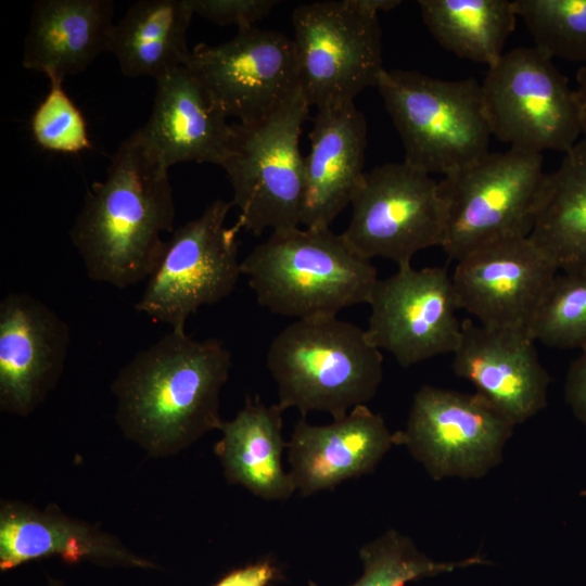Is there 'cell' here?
<instances>
[{
	"label": "cell",
	"mask_w": 586,
	"mask_h": 586,
	"mask_svg": "<svg viewBox=\"0 0 586 586\" xmlns=\"http://www.w3.org/2000/svg\"><path fill=\"white\" fill-rule=\"evenodd\" d=\"M362 573L348 586H405L410 582L486 563L481 556L437 561L422 552L413 540L396 530L359 548ZM310 586H317L309 582Z\"/></svg>",
	"instance_id": "obj_27"
},
{
	"label": "cell",
	"mask_w": 586,
	"mask_h": 586,
	"mask_svg": "<svg viewBox=\"0 0 586 586\" xmlns=\"http://www.w3.org/2000/svg\"><path fill=\"white\" fill-rule=\"evenodd\" d=\"M187 65L226 116L241 124L265 119L301 89L293 40L256 26L219 44H196Z\"/></svg>",
	"instance_id": "obj_13"
},
{
	"label": "cell",
	"mask_w": 586,
	"mask_h": 586,
	"mask_svg": "<svg viewBox=\"0 0 586 586\" xmlns=\"http://www.w3.org/2000/svg\"><path fill=\"white\" fill-rule=\"evenodd\" d=\"M313 122L301 225L330 228L365 174L367 123L354 102L317 110Z\"/></svg>",
	"instance_id": "obj_21"
},
{
	"label": "cell",
	"mask_w": 586,
	"mask_h": 586,
	"mask_svg": "<svg viewBox=\"0 0 586 586\" xmlns=\"http://www.w3.org/2000/svg\"><path fill=\"white\" fill-rule=\"evenodd\" d=\"M548 174L543 154L509 148L488 152L438 181L444 214L442 249L458 262L505 237H528Z\"/></svg>",
	"instance_id": "obj_6"
},
{
	"label": "cell",
	"mask_w": 586,
	"mask_h": 586,
	"mask_svg": "<svg viewBox=\"0 0 586 586\" xmlns=\"http://www.w3.org/2000/svg\"><path fill=\"white\" fill-rule=\"evenodd\" d=\"M535 47L551 58L586 64V0H513Z\"/></svg>",
	"instance_id": "obj_28"
},
{
	"label": "cell",
	"mask_w": 586,
	"mask_h": 586,
	"mask_svg": "<svg viewBox=\"0 0 586 586\" xmlns=\"http://www.w3.org/2000/svg\"><path fill=\"white\" fill-rule=\"evenodd\" d=\"M278 405H265L258 396H246L233 419L222 420L221 438L214 453L230 485H240L265 500H285L296 491L283 470L282 412Z\"/></svg>",
	"instance_id": "obj_23"
},
{
	"label": "cell",
	"mask_w": 586,
	"mask_h": 586,
	"mask_svg": "<svg viewBox=\"0 0 586 586\" xmlns=\"http://www.w3.org/2000/svg\"><path fill=\"white\" fill-rule=\"evenodd\" d=\"M29 126L35 142L49 152L76 154L92 148L84 115L61 80L50 81L49 91L34 111Z\"/></svg>",
	"instance_id": "obj_30"
},
{
	"label": "cell",
	"mask_w": 586,
	"mask_h": 586,
	"mask_svg": "<svg viewBox=\"0 0 586 586\" xmlns=\"http://www.w3.org/2000/svg\"><path fill=\"white\" fill-rule=\"evenodd\" d=\"M424 25L458 58L487 67L504 54L515 27L513 0H419Z\"/></svg>",
	"instance_id": "obj_26"
},
{
	"label": "cell",
	"mask_w": 586,
	"mask_h": 586,
	"mask_svg": "<svg viewBox=\"0 0 586 586\" xmlns=\"http://www.w3.org/2000/svg\"><path fill=\"white\" fill-rule=\"evenodd\" d=\"M309 107L300 89L265 119L234 124L231 152L221 167L241 229L260 235L301 226L305 157L300 137Z\"/></svg>",
	"instance_id": "obj_7"
},
{
	"label": "cell",
	"mask_w": 586,
	"mask_h": 586,
	"mask_svg": "<svg viewBox=\"0 0 586 586\" xmlns=\"http://www.w3.org/2000/svg\"><path fill=\"white\" fill-rule=\"evenodd\" d=\"M576 82L577 85L574 91L578 107L581 135L586 140V64L577 71Z\"/></svg>",
	"instance_id": "obj_34"
},
{
	"label": "cell",
	"mask_w": 586,
	"mask_h": 586,
	"mask_svg": "<svg viewBox=\"0 0 586 586\" xmlns=\"http://www.w3.org/2000/svg\"><path fill=\"white\" fill-rule=\"evenodd\" d=\"M279 576L277 565L264 559L229 571L213 586H268Z\"/></svg>",
	"instance_id": "obj_32"
},
{
	"label": "cell",
	"mask_w": 586,
	"mask_h": 586,
	"mask_svg": "<svg viewBox=\"0 0 586 586\" xmlns=\"http://www.w3.org/2000/svg\"><path fill=\"white\" fill-rule=\"evenodd\" d=\"M527 330L535 341L549 347L585 348L586 273H558Z\"/></svg>",
	"instance_id": "obj_29"
},
{
	"label": "cell",
	"mask_w": 586,
	"mask_h": 586,
	"mask_svg": "<svg viewBox=\"0 0 586 586\" xmlns=\"http://www.w3.org/2000/svg\"><path fill=\"white\" fill-rule=\"evenodd\" d=\"M526 329H507L462 321L453 353V370L471 382L514 425L547 406L550 375Z\"/></svg>",
	"instance_id": "obj_17"
},
{
	"label": "cell",
	"mask_w": 586,
	"mask_h": 586,
	"mask_svg": "<svg viewBox=\"0 0 586 586\" xmlns=\"http://www.w3.org/2000/svg\"><path fill=\"white\" fill-rule=\"evenodd\" d=\"M514 426L479 393L423 385L393 436L435 481L480 479L501 462Z\"/></svg>",
	"instance_id": "obj_11"
},
{
	"label": "cell",
	"mask_w": 586,
	"mask_h": 586,
	"mask_svg": "<svg viewBox=\"0 0 586 586\" xmlns=\"http://www.w3.org/2000/svg\"><path fill=\"white\" fill-rule=\"evenodd\" d=\"M377 87L405 150V162L446 176L486 155L492 132L481 82L418 71L383 69Z\"/></svg>",
	"instance_id": "obj_5"
},
{
	"label": "cell",
	"mask_w": 586,
	"mask_h": 586,
	"mask_svg": "<svg viewBox=\"0 0 586 586\" xmlns=\"http://www.w3.org/2000/svg\"><path fill=\"white\" fill-rule=\"evenodd\" d=\"M69 327L36 297L10 292L0 302V410L26 417L64 371Z\"/></svg>",
	"instance_id": "obj_16"
},
{
	"label": "cell",
	"mask_w": 586,
	"mask_h": 586,
	"mask_svg": "<svg viewBox=\"0 0 586 586\" xmlns=\"http://www.w3.org/2000/svg\"><path fill=\"white\" fill-rule=\"evenodd\" d=\"M571 364L564 384V398L573 415L586 425V347Z\"/></svg>",
	"instance_id": "obj_33"
},
{
	"label": "cell",
	"mask_w": 586,
	"mask_h": 586,
	"mask_svg": "<svg viewBox=\"0 0 586 586\" xmlns=\"http://www.w3.org/2000/svg\"><path fill=\"white\" fill-rule=\"evenodd\" d=\"M48 586H65V585L62 582L50 577L48 582Z\"/></svg>",
	"instance_id": "obj_35"
},
{
	"label": "cell",
	"mask_w": 586,
	"mask_h": 586,
	"mask_svg": "<svg viewBox=\"0 0 586 586\" xmlns=\"http://www.w3.org/2000/svg\"><path fill=\"white\" fill-rule=\"evenodd\" d=\"M193 12L212 23L238 29L255 26L279 3L276 0H188Z\"/></svg>",
	"instance_id": "obj_31"
},
{
	"label": "cell",
	"mask_w": 586,
	"mask_h": 586,
	"mask_svg": "<svg viewBox=\"0 0 586 586\" xmlns=\"http://www.w3.org/2000/svg\"><path fill=\"white\" fill-rule=\"evenodd\" d=\"M266 365L278 387V405L323 411L333 419L366 405L383 379V356L365 329L336 316L296 319L271 341Z\"/></svg>",
	"instance_id": "obj_4"
},
{
	"label": "cell",
	"mask_w": 586,
	"mask_h": 586,
	"mask_svg": "<svg viewBox=\"0 0 586 586\" xmlns=\"http://www.w3.org/2000/svg\"><path fill=\"white\" fill-rule=\"evenodd\" d=\"M342 232L364 257H382L397 266L431 246H442L444 214L438 181L406 163H385L365 171Z\"/></svg>",
	"instance_id": "obj_12"
},
{
	"label": "cell",
	"mask_w": 586,
	"mask_h": 586,
	"mask_svg": "<svg viewBox=\"0 0 586 586\" xmlns=\"http://www.w3.org/2000/svg\"><path fill=\"white\" fill-rule=\"evenodd\" d=\"M188 0H139L115 23L109 52L126 77L155 80L188 63Z\"/></svg>",
	"instance_id": "obj_24"
},
{
	"label": "cell",
	"mask_w": 586,
	"mask_h": 586,
	"mask_svg": "<svg viewBox=\"0 0 586 586\" xmlns=\"http://www.w3.org/2000/svg\"><path fill=\"white\" fill-rule=\"evenodd\" d=\"M51 557H58L67 564L90 562L106 568H160L130 550L117 536L90 522L67 515L54 504L37 508L28 502L2 499L1 572Z\"/></svg>",
	"instance_id": "obj_18"
},
{
	"label": "cell",
	"mask_w": 586,
	"mask_h": 586,
	"mask_svg": "<svg viewBox=\"0 0 586 586\" xmlns=\"http://www.w3.org/2000/svg\"><path fill=\"white\" fill-rule=\"evenodd\" d=\"M231 353L217 339L170 330L118 371L111 391L123 435L153 458L175 456L218 430Z\"/></svg>",
	"instance_id": "obj_1"
},
{
	"label": "cell",
	"mask_w": 586,
	"mask_h": 586,
	"mask_svg": "<svg viewBox=\"0 0 586 586\" xmlns=\"http://www.w3.org/2000/svg\"><path fill=\"white\" fill-rule=\"evenodd\" d=\"M300 88L317 110L354 102L383 72L378 16L355 0L318 1L292 13Z\"/></svg>",
	"instance_id": "obj_10"
},
{
	"label": "cell",
	"mask_w": 586,
	"mask_h": 586,
	"mask_svg": "<svg viewBox=\"0 0 586 586\" xmlns=\"http://www.w3.org/2000/svg\"><path fill=\"white\" fill-rule=\"evenodd\" d=\"M156 81L148 122L139 128L145 143L169 168L195 162L222 166L234 140V124L186 64Z\"/></svg>",
	"instance_id": "obj_19"
},
{
	"label": "cell",
	"mask_w": 586,
	"mask_h": 586,
	"mask_svg": "<svg viewBox=\"0 0 586 586\" xmlns=\"http://www.w3.org/2000/svg\"><path fill=\"white\" fill-rule=\"evenodd\" d=\"M565 273H586V140L564 153L548 174L528 235Z\"/></svg>",
	"instance_id": "obj_25"
},
{
	"label": "cell",
	"mask_w": 586,
	"mask_h": 586,
	"mask_svg": "<svg viewBox=\"0 0 586 586\" xmlns=\"http://www.w3.org/2000/svg\"><path fill=\"white\" fill-rule=\"evenodd\" d=\"M168 170L139 129L118 145L69 230L91 280L124 289L149 278L163 251L162 233L174 231Z\"/></svg>",
	"instance_id": "obj_2"
},
{
	"label": "cell",
	"mask_w": 586,
	"mask_h": 586,
	"mask_svg": "<svg viewBox=\"0 0 586 586\" xmlns=\"http://www.w3.org/2000/svg\"><path fill=\"white\" fill-rule=\"evenodd\" d=\"M232 202L216 200L171 232L146 279L137 311L170 330L186 331L189 317L233 291L241 273L238 233L226 226Z\"/></svg>",
	"instance_id": "obj_8"
},
{
	"label": "cell",
	"mask_w": 586,
	"mask_h": 586,
	"mask_svg": "<svg viewBox=\"0 0 586 586\" xmlns=\"http://www.w3.org/2000/svg\"><path fill=\"white\" fill-rule=\"evenodd\" d=\"M558 270L530 237L514 235L464 255L451 280L459 308L479 323L527 330Z\"/></svg>",
	"instance_id": "obj_15"
},
{
	"label": "cell",
	"mask_w": 586,
	"mask_h": 586,
	"mask_svg": "<svg viewBox=\"0 0 586 586\" xmlns=\"http://www.w3.org/2000/svg\"><path fill=\"white\" fill-rule=\"evenodd\" d=\"M368 304L367 339L403 368L453 354L458 346L462 321L456 315L460 308L446 268L398 266L395 273L377 281Z\"/></svg>",
	"instance_id": "obj_14"
},
{
	"label": "cell",
	"mask_w": 586,
	"mask_h": 586,
	"mask_svg": "<svg viewBox=\"0 0 586 586\" xmlns=\"http://www.w3.org/2000/svg\"><path fill=\"white\" fill-rule=\"evenodd\" d=\"M394 445L383 418L366 405L327 425L300 419L288 442L290 476L303 496L370 473Z\"/></svg>",
	"instance_id": "obj_20"
},
{
	"label": "cell",
	"mask_w": 586,
	"mask_h": 586,
	"mask_svg": "<svg viewBox=\"0 0 586 586\" xmlns=\"http://www.w3.org/2000/svg\"><path fill=\"white\" fill-rule=\"evenodd\" d=\"M240 267L260 306L296 319L368 304L379 280L371 259L330 228L273 231Z\"/></svg>",
	"instance_id": "obj_3"
},
{
	"label": "cell",
	"mask_w": 586,
	"mask_h": 586,
	"mask_svg": "<svg viewBox=\"0 0 586 586\" xmlns=\"http://www.w3.org/2000/svg\"><path fill=\"white\" fill-rule=\"evenodd\" d=\"M111 0H39L33 5L22 64L49 81L84 72L110 50Z\"/></svg>",
	"instance_id": "obj_22"
},
{
	"label": "cell",
	"mask_w": 586,
	"mask_h": 586,
	"mask_svg": "<svg viewBox=\"0 0 586 586\" xmlns=\"http://www.w3.org/2000/svg\"><path fill=\"white\" fill-rule=\"evenodd\" d=\"M481 89L492 136L510 148L566 153L582 136L574 89L536 47L504 53Z\"/></svg>",
	"instance_id": "obj_9"
}]
</instances>
